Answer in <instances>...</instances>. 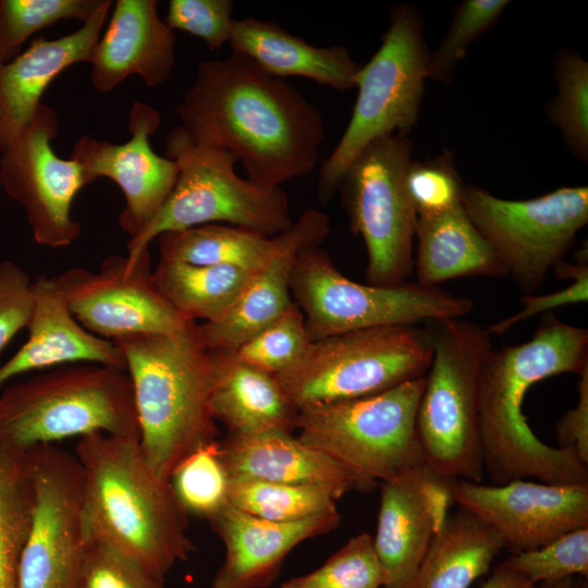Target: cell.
<instances>
[{
	"mask_svg": "<svg viewBox=\"0 0 588 588\" xmlns=\"http://www.w3.org/2000/svg\"><path fill=\"white\" fill-rule=\"evenodd\" d=\"M175 112L192 140L229 151L267 188L313 172L324 139L315 105L234 51L198 64Z\"/></svg>",
	"mask_w": 588,
	"mask_h": 588,
	"instance_id": "obj_1",
	"label": "cell"
},
{
	"mask_svg": "<svg viewBox=\"0 0 588 588\" xmlns=\"http://www.w3.org/2000/svg\"><path fill=\"white\" fill-rule=\"evenodd\" d=\"M588 366V330L546 313L527 342L491 350L479 377L483 470L491 485L537 479L588 486V466L569 450L542 442L523 413L527 391L561 373Z\"/></svg>",
	"mask_w": 588,
	"mask_h": 588,
	"instance_id": "obj_2",
	"label": "cell"
},
{
	"mask_svg": "<svg viewBox=\"0 0 588 588\" xmlns=\"http://www.w3.org/2000/svg\"><path fill=\"white\" fill-rule=\"evenodd\" d=\"M75 456L89 540L112 547L164 580L195 551L189 515L170 480L147 464L138 438L95 432L79 438Z\"/></svg>",
	"mask_w": 588,
	"mask_h": 588,
	"instance_id": "obj_3",
	"label": "cell"
},
{
	"mask_svg": "<svg viewBox=\"0 0 588 588\" xmlns=\"http://www.w3.org/2000/svg\"><path fill=\"white\" fill-rule=\"evenodd\" d=\"M113 342L131 379L142 453L156 475L170 480L187 455L217 441L210 407L211 353L196 322L176 333L136 334Z\"/></svg>",
	"mask_w": 588,
	"mask_h": 588,
	"instance_id": "obj_4",
	"label": "cell"
},
{
	"mask_svg": "<svg viewBox=\"0 0 588 588\" xmlns=\"http://www.w3.org/2000/svg\"><path fill=\"white\" fill-rule=\"evenodd\" d=\"M95 432L139 439L125 370L64 365L0 390V441L9 446L30 450Z\"/></svg>",
	"mask_w": 588,
	"mask_h": 588,
	"instance_id": "obj_5",
	"label": "cell"
},
{
	"mask_svg": "<svg viewBox=\"0 0 588 588\" xmlns=\"http://www.w3.org/2000/svg\"><path fill=\"white\" fill-rule=\"evenodd\" d=\"M432 360L416 412V431L427 467L451 480L485 476L479 419V377L493 348L486 328L462 318L424 322Z\"/></svg>",
	"mask_w": 588,
	"mask_h": 588,
	"instance_id": "obj_6",
	"label": "cell"
},
{
	"mask_svg": "<svg viewBox=\"0 0 588 588\" xmlns=\"http://www.w3.org/2000/svg\"><path fill=\"white\" fill-rule=\"evenodd\" d=\"M166 157L179 166L175 185L154 219L127 243L130 259L166 232L223 223L273 237L292 224L289 197L281 187L242 179L232 154L195 143L181 125L166 138Z\"/></svg>",
	"mask_w": 588,
	"mask_h": 588,
	"instance_id": "obj_7",
	"label": "cell"
},
{
	"mask_svg": "<svg viewBox=\"0 0 588 588\" xmlns=\"http://www.w3.org/2000/svg\"><path fill=\"white\" fill-rule=\"evenodd\" d=\"M428 57L417 9L393 5L379 49L357 72L351 120L320 168L319 201L334 196L346 168L368 144L392 134L408 136L419 117Z\"/></svg>",
	"mask_w": 588,
	"mask_h": 588,
	"instance_id": "obj_8",
	"label": "cell"
},
{
	"mask_svg": "<svg viewBox=\"0 0 588 588\" xmlns=\"http://www.w3.org/2000/svg\"><path fill=\"white\" fill-rule=\"evenodd\" d=\"M431 360L425 323L389 324L311 341L299 360L275 377L301 411L377 394L424 377Z\"/></svg>",
	"mask_w": 588,
	"mask_h": 588,
	"instance_id": "obj_9",
	"label": "cell"
},
{
	"mask_svg": "<svg viewBox=\"0 0 588 588\" xmlns=\"http://www.w3.org/2000/svg\"><path fill=\"white\" fill-rule=\"evenodd\" d=\"M425 376L387 391L298 411L304 443L376 483L427 466L416 431Z\"/></svg>",
	"mask_w": 588,
	"mask_h": 588,
	"instance_id": "obj_10",
	"label": "cell"
},
{
	"mask_svg": "<svg viewBox=\"0 0 588 588\" xmlns=\"http://www.w3.org/2000/svg\"><path fill=\"white\" fill-rule=\"evenodd\" d=\"M291 295L313 341L379 326L463 318L474 308L473 299L466 296L417 281L393 286L355 282L320 246L297 255Z\"/></svg>",
	"mask_w": 588,
	"mask_h": 588,
	"instance_id": "obj_11",
	"label": "cell"
},
{
	"mask_svg": "<svg viewBox=\"0 0 588 588\" xmlns=\"http://www.w3.org/2000/svg\"><path fill=\"white\" fill-rule=\"evenodd\" d=\"M413 144L392 134L368 144L350 163L338 191L352 232L367 249L365 278L381 286L408 281L417 215L405 186Z\"/></svg>",
	"mask_w": 588,
	"mask_h": 588,
	"instance_id": "obj_12",
	"label": "cell"
},
{
	"mask_svg": "<svg viewBox=\"0 0 588 588\" xmlns=\"http://www.w3.org/2000/svg\"><path fill=\"white\" fill-rule=\"evenodd\" d=\"M461 203L515 284L535 293L549 270L563 260L588 222V187H561L544 195L511 200L464 185Z\"/></svg>",
	"mask_w": 588,
	"mask_h": 588,
	"instance_id": "obj_13",
	"label": "cell"
},
{
	"mask_svg": "<svg viewBox=\"0 0 588 588\" xmlns=\"http://www.w3.org/2000/svg\"><path fill=\"white\" fill-rule=\"evenodd\" d=\"M34 506L17 569V588H85L89 538L84 482L75 454L42 444L30 449Z\"/></svg>",
	"mask_w": 588,
	"mask_h": 588,
	"instance_id": "obj_14",
	"label": "cell"
},
{
	"mask_svg": "<svg viewBox=\"0 0 588 588\" xmlns=\"http://www.w3.org/2000/svg\"><path fill=\"white\" fill-rule=\"evenodd\" d=\"M74 318L89 332L114 341L136 334L185 330L184 319L157 289L149 248L135 259L107 257L99 271L71 268L53 277Z\"/></svg>",
	"mask_w": 588,
	"mask_h": 588,
	"instance_id": "obj_15",
	"label": "cell"
},
{
	"mask_svg": "<svg viewBox=\"0 0 588 588\" xmlns=\"http://www.w3.org/2000/svg\"><path fill=\"white\" fill-rule=\"evenodd\" d=\"M58 128L57 113L41 103L0 160V187L25 209L35 242L52 248L69 246L78 237L81 225L71 207L87 185L82 167L53 151Z\"/></svg>",
	"mask_w": 588,
	"mask_h": 588,
	"instance_id": "obj_16",
	"label": "cell"
},
{
	"mask_svg": "<svg viewBox=\"0 0 588 588\" xmlns=\"http://www.w3.org/2000/svg\"><path fill=\"white\" fill-rule=\"evenodd\" d=\"M453 499L501 538L512 554L588 527V486L517 479L504 485L457 480Z\"/></svg>",
	"mask_w": 588,
	"mask_h": 588,
	"instance_id": "obj_17",
	"label": "cell"
},
{
	"mask_svg": "<svg viewBox=\"0 0 588 588\" xmlns=\"http://www.w3.org/2000/svg\"><path fill=\"white\" fill-rule=\"evenodd\" d=\"M160 124V113L136 100L130 112L128 140L113 144L85 135L70 156L82 167L86 184L108 177L121 188L125 204L119 224L131 238L154 219L179 175L177 163L157 155L150 146L149 137Z\"/></svg>",
	"mask_w": 588,
	"mask_h": 588,
	"instance_id": "obj_18",
	"label": "cell"
},
{
	"mask_svg": "<svg viewBox=\"0 0 588 588\" xmlns=\"http://www.w3.org/2000/svg\"><path fill=\"white\" fill-rule=\"evenodd\" d=\"M457 480L427 466L379 482L375 549L387 575L383 588H411L436 534L449 516Z\"/></svg>",
	"mask_w": 588,
	"mask_h": 588,
	"instance_id": "obj_19",
	"label": "cell"
},
{
	"mask_svg": "<svg viewBox=\"0 0 588 588\" xmlns=\"http://www.w3.org/2000/svg\"><path fill=\"white\" fill-rule=\"evenodd\" d=\"M331 232L330 218L316 208L305 209L282 233L265 264L219 319L197 323V331L209 351H233L261 328L277 319L293 303L291 274L297 255L320 246Z\"/></svg>",
	"mask_w": 588,
	"mask_h": 588,
	"instance_id": "obj_20",
	"label": "cell"
},
{
	"mask_svg": "<svg viewBox=\"0 0 588 588\" xmlns=\"http://www.w3.org/2000/svg\"><path fill=\"white\" fill-rule=\"evenodd\" d=\"M209 523L225 550L211 588H266L277 578L285 558L295 547L339 527L341 514L274 523L229 503Z\"/></svg>",
	"mask_w": 588,
	"mask_h": 588,
	"instance_id": "obj_21",
	"label": "cell"
},
{
	"mask_svg": "<svg viewBox=\"0 0 588 588\" xmlns=\"http://www.w3.org/2000/svg\"><path fill=\"white\" fill-rule=\"evenodd\" d=\"M218 451L231 479L317 487L330 491L338 500L350 492H369L378 486L289 431L228 432L218 441Z\"/></svg>",
	"mask_w": 588,
	"mask_h": 588,
	"instance_id": "obj_22",
	"label": "cell"
},
{
	"mask_svg": "<svg viewBox=\"0 0 588 588\" xmlns=\"http://www.w3.org/2000/svg\"><path fill=\"white\" fill-rule=\"evenodd\" d=\"M156 0H117L109 26L90 57V81L110 93L131 75L158 87L175 64V35L159 17Z\"/></svg>",
	"mask_w": 588,
	"mask_h": 588,
	"instance_id": "obj_23",
	"label": "cell"
},
{
	"mask_svg": "<svg viewBox=\"0 0 588 588\" xmlns=\"http://www.w3.org/2000/svg\"><path fill=\"white\" fill-rule=\"evenodd\" d=\"M112 5L113 1L102 0L75 32L56 39L35 38L17 57L0 63L1 155L33 120L49 84L66 68L90 62Z\"/></svg>",
	"mask_w": 588,
	"mask_h": 588,
	"instance_id": "obj_24",
	"label": "cell"
},
{
	"mask_svg": "<svg viewBox=\"0 0 588 588\" xmlns=\"http://www.w3.org/2000/svg\"><path fill=\"white\" fill-rule=\"evenodd\" d=\"M33 309L22 347L0 366V390L11 379L57 366L97 364L125 370L120 347L86 330L72 315L53 278L33 281Z\"/></svg>",
	"mask_w": 588,
	"mask_h": 588,
	"instance_id": "obj_25",
	"label": "cell"
},
{
	"mask_svg": "<svg viewBox=\"0 0 588 588\" xmlns=\"http://www.w3.org/2000/svg\"><path fill=\"white\" fill-rule=\"evenodd\" d=\"M229 45L274 77H306L338 91L354 87L362 66L345 46L315 47L274 21L255 17L234 21Z\"/></svg>",
	"mask_w": 588,
	"mask_h": 588,
	"instance_id": "obj_26",
	"label": "cell"
},
{
	"mask_svg": "<svg viewBox=\"0 0 588 588\" xmlns=\"http://www.w3.org/2000/svg\"><path fill=\"white\" fill-rule=\"evenodd\" d=\"M210 353V407L217 422L223 424L230 433L295 431L298 411L275 375L238 359L231 352Z\"/></svg>",
	"mask_w": 588,
	"mask_h": 588,
	"instance_id": "obj_27",
	"label": "cell"
},
{
	"mask_svg": "<svg viewBox=\"0 0 588 588\" xmlns=\"http://www.w3.org/2000/svg\"><path fill=\"white\" fill-rule=\"evenodd\" d=\"M418 241L414 268L424 285L463 277H507V271L490 244L471 222L462 203L442 213L418 216Z\"/></svg>",
	"mask_w": 588,
	"mask_h": 588,
	"instance_id": "obj_28",
	"label": "cell"
},
{
	"mask_svg": "<svg viewBox=\"0 0 588 588\" xmlns=\"http://www.w3.org/2000/svg\"><path fill=\"white\" fill-rule=\"evenodd\" d=\"M502 549L491 527L460 507L433 537L411 588H468Z\"/></svg>",
	"mask_w": 588,
	"mask_h": 588,
	"instance_id": "obj_29",
	"label": "cell"
},
{
	"mask_svg": "<svg viewBox=\"0 0 588 588\" xmlns=\"http://www.w3.org/2000/svg\"><path fill=\"white\" fill-rule=\"evenodd\" d=\"M255 271L159 259L152 279L159 292L184 319L211 322L233 306Z\"/></svg>",
	"mask_w": 588,
	"mask_h": 588,
	"instance_id": "obj_30",
	"label": "cell"
},
{
	"mask_svg": "<svg viewBox=\"0 0 588 588\" xmlns=\"http://www.w3.org/2000/svg\"><path fill=\"white\" fill-rule=\"evenodd\" d=\"M160 259L199 266L259 269L274 245V236L223 223H210L157 237Z\"/></svg>",
	"mask_w": 588,
	"mask_h": 588,
	"instance_id": "obj_31",
	"label": "cell"
},
{
	"mask_svg": "<svg viewBox=\"0 0 588 588\" xmlns=\"http://www.w3.org/2000/svg\"><path fill=\"white\" fill-rule=\"evenodd\" d=\"M33 506L30 451L0 441V588H17L19 562Z\"/></svg>",
	"mask_w": 588,
	"mask_h": 588,
	"instance_id": "obj_32",
	"label": "cell"
},
{
	"mask_svg": "<svg viewBox=\"0 0 588 588\" xmlns=\"http://www.w3.org/2000/svg\"><path fill=\"white\" fill-rule=\"evenodd\" d=\"M336 497L308 486L250 479H231L229 503L258 518L292 523L339 512Z\"/></svg>",
	"mask_w": 588,
	"mask_h": 588,
	"instance_id": "obj_33",
	"label": "cell"
},
{
	"mask_svg": "<svg viewBox=\"0 0 588 588\" xmlns=\"http://www.w3.org/2000/svg\"><path fill=\"white\" fill-rule=\"evenodd\" d=\"M556 95L546 113L579 160H588V63L578 53L563 49L554 61Z\"/></svg>",
	"mask_w": 588,
	"mask_h": 588,
	"instance_id": "obj_34",
	"label": "cell"
},
{
	"mask_svg": "<svg viewBox=\"0 0 588 588\" xmlns=\"http://www.w3.org/2000/svg\"><path fill=\"white\" fill-rule=\"evenodd\" d=\"M102 0H0V63L22 52L35 33L62 20L83 24Z\"/></svg>",
	"mask_w": 588,
	"mask_h": 588,
	"instance_id": "obj_35",
	"label": "cell"
},
{
	"mask_svg": "<svg viewBox=\"0 0 588 588\" xmlns=\"http://www.w3.org/2000/svg\"><path fill=\"white\" fill-rule=\"evenodd\" d=\"M230 481L219 455L218 440L187 455L170 477L174 493L186 513L208 520L229 504Z\"/></svg>",
	"mask_w": 588,
	"mask_h": 588,
	"instance_id": "obj_36",
	"label": "cell"
},
{
	"mask_svg": "<svg viewBox=\"0 0 588 588\" xmlns=\"http://www.w3.org/2000/svg\"><path fill=\"white\" fill-rule=\"evenodd\" d=\"M387 575L366 531L350 538L317 569L293 577L280 588H383Z\"/></svg>",
	"mask_w": 588,
	"mask_h": 588,
	"instance_id": "obj_37",
	"label": "cell"
},
{
	"mask_svg": "<svg viewBox=\"0 0 588 588\" xmlns=\"http://www.w3.org/2000/svg\"><path fill=\"white\" fill-rule=\"evenodd\" d=\"M311 341L304 315L293 303L277 319L228 352L249 365L278 375L299 360Z\"/></svg>",
	"mask_w": 588,
	"mask_h": 588,
	"instance_id": "obj_38",
	"label": "cell"
},
{
	"mask_svg": "<svg viewBox=\"0 0 588 588\" xmlns=\"http://www.w3.org/2000/svg\"><path fill=\"white\" fill-rule=\"evenodd\" d=\"M507 0H465L454 10L451 25L439 47L429 53L427 78L450 84L468 47L499 20Z\"/></svg>",
	"mask_w": 588,
	"mask_h": 588,
	"instance_id": "obj_39",
	"label": "cell"
},
{
	"mask_svg": "<svg viewBox=\"0 0 588 588\" xmlns=\"http://www.w3.org/2000/svg\"><path fill=\"white\" fill-rule=\"evenodd\" d=\"M507 563L532 585L588 576V527L568 531L538 549L511 554Z\"/></svg>",
	"mask_w": 588,
	"mask_h": 588,
	"instance_id": "obj_40",
	"label": "cell"
},
{
	"mask_svg": "<svg viewBox=\"0 0 588 588\" xmlns=\"http://www.w3.org/2000/svg\"><path fill=\"white\" fill-rule=\"evenodd\" d=\"M464 185L449 150L432 159L412 160L405 174L406 192L417 217L442 213L461 204Z\"/></svg>",
	"mask_w": 588,
	"mask_h": 588,
	"instance_id": "obj_41",
	"label": "cell"
},
{
	"mask_svg": "<svg viewBox=\"0 0 588 588\" xmlns=\"http://www.w3.org/2000/svg\"><path fill=\"white\" fill-rule=\"evenodd\" d=\"M233 8L231 0H171L164 22L172 30L198 37L215 51L230 41Z\"/></svg>",
	"mask_w": 588,
	"mask_h": 588,
	"instance_id": "obj_42",
	"label": "cell"
},
{
	"mask_svg": "<svg viewBox=\"0 0 588 588\" xmlns=\"http://www.w3.org/2000/svg\"><path fill=\"white\" fill-rule=\"evenodd\" d=\"M85 588H167L139 563L112 547L89 540L85 565Z\"/></svg>",
	"mask_w": 588,
	"mask_h": 588,
	"instance_id": "obj_43",
	"label": "cell"
},
{
	"mask_svg": "<svg viewBox=\"0 0 588 588\" xmlns=\"http://www.w3.org/2000/svg\"><path fill=\"white\" fill-rule=\"evenodd\" d=\"M587 248L580 249L576 264L564 260L554 267V274L559 279H573L567 286L555 292L542 295L525 294L520 298L522 308L514 315L487 327L490 334L503 335L513 326L525 321L536 315L550 313L561 306L585 303L588 299V264Z\"/></svg>",
	"mask_w": 588,
	"mask_h": 588,
	"instance_id": "obj_44",
	"label": "cell"
},
{
	"mask_svg": "<svg viewBox=\"0 0 588 588\" xmlns=\"http://www.w3.org/2000/svg\"><path fill=\"white\" fill-rule=\"evenodd\" d=\"M33 302L27 273L12 261L0 262V352L27 327Z\"/></svg>",
	"mask_w": 588,
	"mask_h": 588,
	"instance_id": "obj_45",
	"label": "cell"
},
{
	"mask_svg": "<svg viewBox=\"0 0 588 588\" xmlns=\"http://www.w3.org/2000/svg\"><path fill=\"white\" fill-rule=\"evenodd\" d=\"M578 403L555 428L558 448L573 451L588 466V366L578 375Z\"/></svg>",
	"mask_w": 588,
	"mask_h": 588,
	"instance_id": "obj_46",
	"label": "cell"
},
{
	"mask_svg": "<svg viewBox=\"0 0 588 588\" xmlns=\"http://www.w3.org/2000/svg\"><path fill=\"white\" fill-rule=\"evenodd\" d=\"M525 576L514 569L506 560L499 563L490 573L481 588H534Z\"/></svg>",
	"mask_w": 588,
	"mask_h": 588,
	"instance_id": "obj_47",
	"label": "cell"
},
{
	"mask_svg": "<svg viewBox=\"0 0 588 588\" xmlns=\"http://www.w3.org/2000/svg\"><path fill=\"white\" fill-rule=\"evenodd\" d=\"M574 578L575 577H568L555 581H544L535 585L534 588H574Z\"/></svg>",
	"mask_w": 588,
	"mask_h": 588,
	"instance_id": "obj_48",
	"label": "cell"
},
{
	"mask_svg": "<svg viewBox=\"0 0 588 588\" xmlns=\"http://www.w3.org/2000/svg\"><path fill=\"white\" fill-rule=\"evenodd\" d=\"M574 588H588L587 577L578 576L574 578Z\"/></svg>",
	"mask_w": 588,
	"mask_h": 588,
	"instance_id": "obj_49",
	"label": "cell"
}]
</instances>
